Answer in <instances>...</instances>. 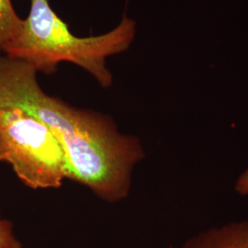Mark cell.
Wrapping results in <instances>:
<instances>
[{
  "instance_id": "obj_3",
  "label": "cell",
  "mask_w": 248,
  "mask_h": 248,
  "mask_svg": "<svg viewBox=\"0 0 248 248\" xmlns=\"http://www.w3.org/2000/svg\"><path fill=\"white\" fill-rule=\"evenodd\" d=\"M0 161L33 189L57 188L68 178L64 153L52 131L35 116L1 98Z\"/></svg>"
},
{
  "instance_id": "obj_1",
  "label": "cell",
  "mask_w": 248,
  "mask_h": 248,
  "mask_svg": "<svg viewBox=\"0 0 248 248\" xmlns=\"http://www.w3.org/2000/svg\"><path fill=\"white\" fill-rule=\"evenodd\" d=\"M37 73L28 62L0 54V98L22 108L52 131L64 153L68 179L108 202L126 199L133 169L145 156L141 141L120 133L107 116L49 96Z\"/></svg>"
},
{
  "instance_id": "obj_6",
  "label": "cell",
  "mask_w": 248,
  "mask_h": 248,
  "mask_svg": "<svg viewBox=\"0 0 248 248\" xmlns=\"http://www.w3.org/2000/svg\"><path fill=\"white\" fill-rule=\"evenodd\" d=\"M0 248H22V244L16 237L12 223L1 218L0 215Z\"/></svg>"
},
{
  "instance_id": "obj_2",
  "label": "cell",
  "mask_w": 248,
  "mask_h": 248,
  "mask_svg": "<svg viewBox=\"0 0 248 248\" xmlns=\"http://www.w3.org/2000/svg\"><path fill=\"white\" fill-rule=\"evenodd\" d=\"M135 33V21L124 14L120 24L105 34L80 38L72 33L48 0H31L28 18L3 54L28 62L48 76L56 73L60 62H73L108 89L113 78L107 68V57L127 51Z\"/></svg>"
},
{
  "instance_id": "obj_5",
  "label": "cell",
  "mask_w": 248,
  "mask_h": 248,
  "mask_svg": "<svg viewBox=\"0 0 248 248\" xmlns=\"http://www.w3.org/2000/svg\"><path fill=\"white\" fill-rule=\"evenodd\" d=\"M22 20L11 0H0V54L4 53L6 47L18 34Z\"/></svg>"
},
{
  "instance_id": "obj_7",
  "label": "cell",
  "mask_w": 248,
  "mask_h": 248,
  "mask_svg": "<svg viewBox=\"0 0 248 248\" xmlns=\"http://www.w3.org/2000/svg\"><path fill=\"white\" fill-rule=\"evenodd\" d=\"M234 190L240 196H248V168L245 169L235 180Z\"/></svg>"
},
{
  "instance_id": "obj_4",
  "label": "cell",
  "mask_w": 248,
  "mask_h": 248,
  "mask_svg": "<svg viewBox=\"0 0 248 248\" xmlns=\"http://www.w3.org/2000/svg\"><path fill=\"white\" fill-rule=\"evenodd\" d=\"M180 248H248V221L229 222L203 231Z\"/></svg>"
}]
</instances>
